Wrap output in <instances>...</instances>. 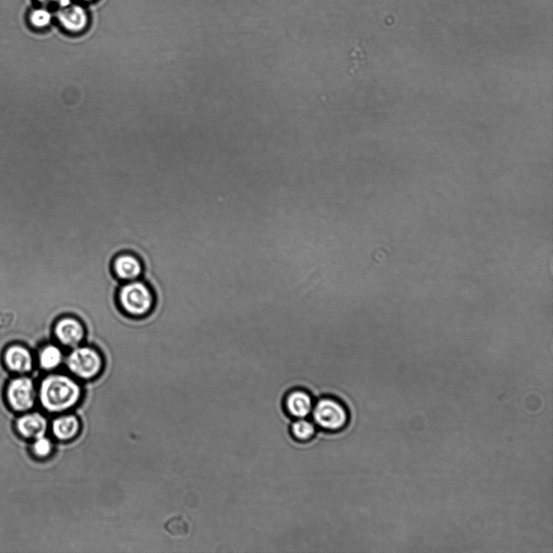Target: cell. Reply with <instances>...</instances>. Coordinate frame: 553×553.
Listing matches in <instances>:
<instances>
[{"mask_svg":"<svg viewBox=\"0 0 553 553\" xmlns=\"http://www.w3.org/2000/svg\"><path fill=\"white\" fill-rule=\"evenodd\" d=\"M83 390L71 374L53 373L45 377L38 390V397L45 410L61 413L74 409L81 400Z\"/></svg>","mask_w":553,"mask_h":553,"instance_id":"obj_1","label":"cell"},{"mask_svg":"<svg viewBox=\"0 0 553 553\" xmlns=\"http://www.w3.org/2000/svg\"><path fill=\"white\" fill-rule=\"evenodd\" d=\"M64 364L72 377L86 382L98 378L105 368L103 354L93 346L86 343L68 350Z\"/></svg>","mask_w":553,"mask_h":553,"instance_id":"obj_2","label":"cell"},{"mask_svg":"<svg viewBox=\"0 0 553 553\" xmlns=\"http://www.w3.org/2000/svg\"><path fill=\"white\" fill-rule=\"evenodd\" d=\"M120 309L128 316L143 318L154 308L155 296L152 289L142 280L122 283L117 293Z\"/></svg>","mask_w":553,"mask_h":553,"instance_id":"obj_3","label":"cell"},{"mask_svg":"<svg viewBox=\"0 0 553 553\" xmlns=\"http://www.w3.org/2000/svg\"><path fill=\"white\" fill-rule=\"evenodd\" d=\"M316 426L330 432L343 429L349 422V412L337 399L322 398L315 404L312 411Z\"/></svg>","mask_w":553,"mask_h":553,"instance_id":"obj_4","label":"cell"},{"mask_svg":"<svg viewBox=\"0 0 553 553\" xmlns=\"http://www.w3.org/2000/svg\"><path fill=\"white\" fill-rule=\"evenodd\" d=\"M53 337L61 347L70 350L85 343L86 329L79 318L64 315L54 322Z\"/></svg>","mask_w":553,"mask_h":553,"instance_id":"obj_5","label":"cell"},{"mask_svg":"<svg viewBox=\"0 0 553 553\" xmlns=\"http://www.w3.org/2000/svg\"><path fill=\"white\" fill-rule=\"evenodd\" d=\"M6 397L11 409L18 412L30 411L35 404L37 390L33 380L26 376L16 378L8 385Z\"/></svg>","mask_w":553,"mask_h":553,"instance_id":"obj_6","label":"cell"},{"mask_svg":"<svg viewBox=\"0 0 553 553\" xmlns=\"http://www.w3.org/2000/svg\"><path fill=\"white\" fill-rule=\"evenodd\" d=\"M111 266L114 275L122 283L141 279L144 274L141 260L135 254L130 252L117 255Z\"/></svg>","mask_w":553,"mask_h":553,"instance_id":"obj_7","label":"cell"},{"mask_svg":"<svg viewBox=\"0 0 553 553\" xmlns=\"http://www.w3.org/2000/svg\"><path fill=\"white\" fill-rule=\"evenodd\" d=\"M16 427L22 438L35 440L46 436L48 421L41 413L25 412L16 421Z\"/></svg>","mask_w":553,"mask_h":553,"instance_id":"obj_8","label":"cell"},{"mask_svg":"<svg viewBox=\"0 0 553 553\" xmlns=\"http://www.w3.org/2000/svg\"><path fill=\"white\" fill-rule=\"evenodd\" d=\"M314 405V400L310 394L301 389H296L290 392L284 401L288 414L296 419L306 418L310 416Z\"/></svg>","mask_w":553,"mask_h":553,"instance_id":"obj_9","label":"cell"},{"mask_svg":"<svg viewBox=\"0 0 553 553\" xmlns=\"http://www.w3.org/2000/svg\"><path fill=\"white\" fill-rule=\"evenodd\" d=\"M57 18L66 31L74 33L85 30L88 25L86 11L80 5L71 4L61 8L57 13Z\"/></svg>","mask_w":553,"mask_h":553,"instance_id":"obj_10","label":"cell"},{"mask_svg":"<svg viewBox=\"0 0 553 553\" xmlns=\"http://www.w3.org/2000/svg\"><path fill=\"white\" fill-rule=\"evenodd\" d=\"M4 361L8 370L15 373H29L33 367L30 351L21 345L11 346L5 351Z\"/></svg>","mask_w":553,"mask_h":553,"instance_id":"obj_11","label":"cell"},{"mask_svg":"<svg viewBox=\"0 0 553 553\" xmlns=\"http://www.w3.org/2000/svg\"><path fill=\"white\" fill-rule=\"evenodd\" d=\"M81 421L75 415L66 414L55 418L52 424L54 438L61 441L75 439L81 432Z\"/></svg>","mask_w":553,"mask_h":553,"instance_id":"obj_12","label":"cell"},{"mask_svg":"<svg viewBox=\"0 0 553 553\" xmlns=\"http://www.w3.org/2000/svg\"><path fill=\"white\" fill-rule=\"evenodd\" d=\"M66 351L59 344L48 343L43 346L38 354L39 366L43 371H57L64 362Z\"/></svg>","mask_w":553,"mask_h":553,"instance_id":"obj_13","label":"cell"},{"mask_svg":"<svg viewBox=\"0 0 553 553\" xmlns=\"http://www.w3.org/2000/svg\"><path fill=\"white\" fill-rule=\"evenodd\" d=\"M317 426L314 421L306 418L296 419L291 426V433L295 439L301 441L310 440L315 435Z\"/></svg>","mask_w":553,"mask_h":553,"instance_id":"obj_14","label":"cell"},{"mask_svg":"<svg viewBox=\"0 0 553 553\" xmlns=\"http://www.w3.org/2000/svg\"><path fill=\"white\" fill-rule=\"evenodd\" d=\"M30 23L37 29L47 27L52 21V15L48 10L38 8L33 10L30 16Z\"/></svg>","mask_w":553,"mask_h":553,"instance_id":"obj_15","label":"cell"},{"mask_svg":"<svg viewBox=\"0 0 553 553\" xmlns=\"http://www.w3.org/2000/svg\"><path fill=\"white\" fill-rule=\"evenodd\" d=\"M33 454L38 458H47L53 450V444L46 436L33 440L32 446Z\"/></svg>","mask_w":553,"mask_h":553,"instance_id":"obj_16","label":"cell"},{"mask_svg":"<svg viewBox=\"0 0 553 553\" xmlns=\"http://www.w3.org/2000/svg\"><path fill=\"white\" fill-rule=\"evenodd\" d=\"M37 1L42 4H46L49 2V0H37Z\"/></svg>","mask_w":553,"mask_h":553,"instance_id":"obj_17","label":"cell"},{"mask_svg":"<svg viewBox=\"0 0 553 553\" xmlns=\"http://www.w3.org/2000/svg\"><path fill=\"white\" fill-rule=\"evenodd\" d=\"M85 1H89V0H85Z\"/></svg>","mask_w":553,"mask_h":553,"instance_id":"obj_18","label":"cell"}]
</instances>
